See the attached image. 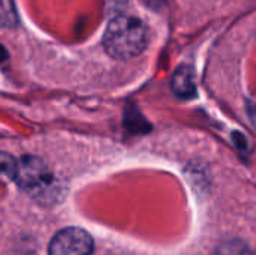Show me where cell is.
Wrapping results in <instances>:
<instances>
[{"label":"cell","mask_w":256,"mask_h":255,"mask_svg":"<svg viewBox=\"0 0 256 255\" xmlns=\"http://www.w3.org/2000/svg\"><path fill=\"white\" fill-rule=\"evenodd\" d=\"M104 45L114 59H134L147 47V29L136 17L118 15L108 24Z\"/></svg>","instance_id":"6da1fadb"},{"label":"cell","mask_w":256,"mask_h":255,"mask_svg":"<svg viewBox=\"0 0 256 255\" xmlns=\"http://www.w3.org/2000/svg\"><path fill=\"white\" fill-rule=\"evenodd\" d=\"M14 180L34 198H48L56 192V180L45 162L34 156L18 161Z\"/></svg>","instance_id":"7a4b0ae2"},{"label":"cell","mask_w":256,"mask_h":255,"mask_svg":"<svg viewBox=\"0 0 256 255\" xmlns=\"http://www.w3.org/2000/svg\"><path fill=\"white\" fill-rule=\"evenodd\" d=\"M94 248L92 236L76 227L58 231L48 248L50 255H92Z\"/></svg>","instance_id":"3957f363"},{"label":"cell","mask_w":256,"mask_h":255,"mask_svg":"<svg viewBox=\"0 0 256 255\" xmlns=\"http://www.w3.org/2000/svg\"><path fill=\"white\" fill-rule=\"evenodd\" d=\"M171 87L176 96L182 99H190L196 95V86H195V75L194 69L189 65L180 66L171 80Z\"/></svg>","instance_id":"277c9868"},{"label":"cell","mask_w":256,"mask_h":255,"mask_svg":"<svg viewBox=\"0 0 256 255\" xmlns=\"http://www.w3.org/2000/svg\"><path fill=\"white\" fill-rule=\"evenodd\" d=\"M249 114H250V120H252V123L255 125V128H256V104H254V105L250 107Z\"/></svg>","instance_id":"5b68a950"}]
</instances>
